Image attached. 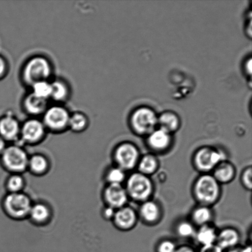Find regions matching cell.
Here are the masks:
<instances>
[{
	"label": "cell",
	"instance_id": "cell-5",
	"mask_svg": "<svg viewBox=\"0 0 252 252\" xmlns=\"http://www.w3.org/2000/svg\"><path fill=\"white\" fill-rule=\"evenodd\" d=\"M71 112L65 105H49L41 118L48 133L60 134L68 130V123Z\"/></svg>",
	"mask_w": 252,
	"mask_h": 252
},
{
	"label": "cell",
	"instance_id": "cell-24",
	"mask_svg": "<svg viewBox=\"0 0 252 252\" xmlns=\"http://www.w3.org/2000/svg\"><path fill=\"white\" fill-rule=\"evenodd\" d=\"M159 165V160L155 155L147 154L140 157L137 164L138 172L150 177L157 171Z\"/></svg>",
	"mask_w": 252,
	"mask_h": 252
},
{
	"label": "cell",
	"instance_id": "cell-12",
	"mask_svg": "<svg viewBox=\"0 0 252 252\" xmlns=\"http://www.w3.org/2000/svg\"><path fill=\"white\" fill-rule=\"evenodd\" d=\"M102 197L105 206L117 210L127 205L128 197L123 185H106Z\"/></svg>",
	"mask_w": 252,
	"mask_h": 252
},
{
	"label": "cell",
	"instance_id": "cell-19",
	"mask_svg": "<svg viewBox=\"0 0 252 252\" xmlns=\"http://www.w3.org/2000/svg\"><path fill=\"white\" fill-rule=\"evenodd\" d=\"M139 216L145 223L155 224L161 217V210L157 202L149 199L141 204Z\"/></svg>",
	"mask_w": 252,
	"mask_h": 252
},
{
	"label": "cell",
	"instance_id": "cell-13",
	"mask_svg": "<svg viewBox=\"0 0 252 252\" xmlns=\"http://www.w3.org/2000/svg\"><path fill=\"white\" fill-rule=\"evenodd\" d=\"M54 216L53 208L46 202H33L28 219L34 226H45L51 223Z\"/></svg>",
	"mask_w": 252,
	"mask_h": 252
},
{
	"label": "cell",
	"instance_id": "cell-23",
	"mask_svg": "<svg viewBox=\"0 0 252 252\" xmlns=\"http://www.w3.org/2000/svg\"><path fill=\"white\" fill-rule=\"evenodd\" d=\"M90 125V119L85 113L81 111L71 112L68 123V130L75 133L85 132Z\"/></svg>",
	"mask_w": 252,
	"mask_h": 252
},
{
	"label": "cell",
	"instance_id": "cell-6",
	"mask_svg": "<svg viewBox=\"0 0 252 252\" xmlns=\"http://www.w3.org/2000/svg\"><path fill=\"white\" fill-rule=\"evenodd\" d=\"M125 189L128 198L142 203L150 199L154 191V186L150 177L137 172L126 179Z\"/></svg>",
	"mask_w": 252,
	"mask_h": 252
},
{
	"label": "cell",
	"instance_id": "cell-3",
	"mask_svg": "<svg viewBox=\"0 0 252 252\" xmlns=\"http://www.w3.org/2000/svg\"><path fill=\"white\" fill-rule=\"evenodd\" d=\"M29 156L23 145L11 143L0 156V164L9 174H24L27 172Z\"/></svg>",
	"mask_w": 252,
	"mask_h": 252
},
{
	"label": "cell",
	"instance_id": "cell-28",
	"mask_svg": "<svg viewBox=\"0 0 252 252\" xmlns=\"http://www.w3.org/2000/svg\"><path fill=\"white\" fill-rule=\"evenodd\" d=\"M106 185H123L126 180V174L124 170L113 165L108 168L104 173Z\"/></svg>",
	"mask_w": 252,
	"mask_h": 252
},
{
	"label": "cell",
	"instance_id": "cell-22",
	"mask_svg": "<svg viewBox=\"0 0 252 252\" xmlns=\"http://www.w3.org/2000/svg\"><path fill=\"white\" fill-rule=\"evenodd\" d=\"M218 231L211 223L199 226L194 236L197 244L201 247L216 244Z\"/></svg>",
	"mask_w": 252,
	"mask_h": 252
},
{
	"label": "cell",
	"instance_id": "cell-18",
	"mask_svg": "<svg viewBox=\"0 0 252 252\" xmlns=\"http://www.w3.org/2000/svg\"><path fill=\"white\" fill-rule=\"evenodd\" d=\"M241 240L238 230L233 228H226L218 231L216 244L224 252L239 246Z\"/></svg>",
	"mask_w": 252,
	"mask_h": 252
},
{
	"label": "cell",
	"instance_id": "cell-36",
	"mask_svg": "<svg viewBox=\"0 0 252 252\" xmlns=\"http://www.w3.org/2000/svg\"><path fill=\"white\" fill-rule=\"evenodd\" d=\"M175 252H197L192 247L187 245H183L177 247Z\"/></svg>",
	"mask_w": 252,
	"mask_h": 252
},
{
	"label": "cell",
	"instance_id": "cell-32",
	"mask_svg": "<svg viewBox=\"0 0 252 252\" xmlns=\"http://www.w3.org/2000/svg\"><path fill=\"white\" fill-rule=\"evenodd\" d=\"M252 167H248L244 170L241 177V182L243 183V186L249 190H251L252 187Z\"/></svg>",
	"mask_w": 252,
	"mask_h": 252
},
{
	"label": "cell",
	"instance_id": "cell-17",
	"mask_svg": "<svg viewBox=\"0 0 252 252\" xmlns=\"http://www.w3.org/2000/svg\"><path fill=\"white\" fill-rule=\"evenodd\" d=\"M50 159L45 155L35 153L29 156L27 171L36 177H43L50 171Z\"/></svg>",
	"mask_w": 252,
	"mask_h": 252
},
{
	"label": "cell",
	"instance_id": "cell-27",
	"mask_svg": "<svg viewBox=\"0 0 252 252\" xmlns=\"http://www.w3.org/2000/svg\"><path fill=\"white\" fill-rule=\"evenodd\" d=\"M26 187V180L23 174H11L4 182V188L7 193L24 192Z\"/></svg>",
	"mask_w": 252,
	"mask_h": 252
},
{
	"label": "cell",
	"instance_id": "cell-29",
	"mask_svg": "<svg viewBox=\"0 0 252 252\" xmlns=\"http://www.w3.org/2000/svg\"><path fill=\"white\" fill-rule=\"evenodd\" d=\"M51 81H39L34 84L29 88L30 92L36 97L50 102L52 90Z\"/></svg>",
	"mask_w": 252,
	"mask_h": 252
},
{
	"label": "cell",
	"instance_id": "cell-10",
	"mask_svg": "<svg viewBox=\"0 0 252 252\" xmlns=\"http://www.w3.org/2000/svg\"><path fill=\"white\" fill-rule=\"evenodd\" d=\"M130 123L135 133L141 135H148L155 130L158 118L150 108H140L133 113Z\"/></svg>",
	"mask_w": 252,
	"mask_h": 252
},
{
	"label": "cell",
	"instance_id": "cell-35",
	"mask_svg": "<svg viewBox=\"0 0 252 252\" xmlns=\"http://www.w3.org/2000/svg\"><path fill=\"white\" fill-rule=\"evenodd\" d=\"M197 252H224V251L222 250V249L216 244H213V245L201 247L200 250Z\"/></svg>",
	"mask_w": 252,
	"mask_h": 252
},
{
	"label": "cell",
	"instance_id": "cell-4",
	"mask_svg": "<svg viewBox=\"0 0 252 252\" xmlns=\"http://www.w3.org/2000/svg\"><path fill=\"white\" fill-rule=\"evenodd\" d=\"M192 192L200 205L210 207L218 201L220 197V184L213 175L204 174L194 182Z\"/></svg>",
	"mask_w": 252,
	"mask_h": 252
},
{
	"label": "cell",
	"instance_id": "cell-26",
	"mask_svg": "<svg viewBox=\"0 0 252 252\" xmlns=\"http://www.w3.org/2000/svg\"><path fill=\"white\" fill-rule=\"evenodd\" d=\"M158 124H159L160 129L170 134L179 128L180 120L175 113L167 112L162 113L158 118Z\"/></svg>",
	"mask_w": 252,
	"mask_h": 252
},
{
	"label": "cell",
	"instance_id": "cell-25",
	"mask_svg": "<svg viewBox=\"0 0 252 252\" xmlns=\"http://www.w3.org/2000/svg\"><path fill=\"white\" fill-rule=\"evenodd\" d=\"M213 219V212L211 207L203 205L195 207L191 213L192 223L199 226L211 223Z\"/></svg>",
	"mask_w": 252,
	"mask_h": 252
},
{
	"label": "cell",
	"instance_id": "cell-8",
	"mask_svg": "<svg viewBox=\"0 0 252 252\" xmlns=\"http://www.w3.org/2000/svg\"><path fill=\"white\" fill-rule=\"evenodd\" d=\"M115 165L125 172L137 166L140 158V152L134 144L130 142H123L114 148L112 153Z\"/></svg>",
	"mask_w": 252,
	"mask_h": 252
},
{
	"label": "cell",
	"instance_id": "cell-2",
	"mask_svg": "<svg viewBox=\"0 0 252 252\" xmlns=\"http://www.w3.org/2000/svg\"><path fill=\"white\" fill-rule=\"evenodd\" d=\"M31 196L26 192L7 193L2 197L1 209L6 216L15 221H22L28 219L33 204Z\"/></svg>",
	"mask_w": 252,
	"mask_h": 252
},
{
	"label": "cell",
	"instance_id": "cell-9",
	"mask_svg": "<svg viewBox=\"0 0 252 252\" xmlns=\"http://www.w3.org/2000/svg\"><path fill=\"white\" fill-rule=\"evenodd\" d=\"M225 160V154L222 151L211 147L199 148L193 158L194 166L204 174L212 171L217 165Z\"/></svg>",
	"mask_w": 252,
	"mask_h": 252
},
{
	"label": "cell",
	"instance_id": "cell-30",
	"mask_svg": "<svg viewBox=\"0 0 252 252\" xmlns=\"http://www.w3.org/2000/svg\"><path fill=\"white\" fill-rule=\"evenodd\" d=\"M176 231L180 237L189 238H194L196 230L192 222L183 221L177 224Z\"/></svg>",
	"mask_w": 252,
	"mask_h": 252
},
{
	"label": "cell",
	"instance_id": "cell-33",
	"mask_svg": "<svg viewBox=\"0 0 252 252\" xmlns=\"http://www.w3.org/2000/svg\"><path fill=\"white\" fill-rule=\"evenodd\" d=\"M9 71L8 61L3 56L0 54V81L6 77Z\"/></svg>",
	"mask_w": 252,
	"mask_h": 252
},
{
	"label": "cell",
	"instance_id": "cell-37",
	"mask_svg": "<svg viewBox=\"0 0 252 252\" xmlns=\"http://www.w3.org/2000/svg\"><path fill=\"white\" fill-rule=\"evenodd\" d=\"M7 145H8V143H7L3 138L0 137V156L4 152Z\"/></svg>",
	"mask_w": 252,
	"mask_h": 252
},
{
	"label": "cell",
	"instance_id": "cell-14",
	"mask_svg": "<svg viewBox=\"0 0 252 252\" xmlns=\"http://www.w3.org/2000/svg\"><path fill=\"white\" fill-rule=\"evenodd\" d=\"M49 105V101L36 97L30 91L25 94L21 102L22 109L29 118H41Z\"/></svg>",
	"mask_w": 252,
	"mask_h": 252
},
{
	"label": "cell",
	"instance_id": "cell-15",
	"mask_svg": "<svg viewBox=\"0 0 252 252\" xmlns=\"http://www.w3.org/2000/svg\"><path fill=\"white\" fill-rule=\"evenodd\" d=\"M138 214L135 210L126 206L116 210L112 220V223L115 228L119 230L129 231L134 228L137 223Z\"/></svg>",
	"mask_w": 252,
	"mask_h": 252
},
{
	"label": "cell",
	"instance_id": "cell-11",
	"mask_svg": "<svg viewBox=\"0 0 252 252\" xmlns=\"http://www.w3.org/2000/svg\"><path fill=\"white\" fill-rule=\"evenodd\" d=\"M21 123L13 113H5L0 117V137L8 144L18 143Z\"/></svg>",
	"mask_w": 252,
	"mask_h": 252
},
{
	"label": "cell",
	"instance_id": "cell-21",
	"mask_svg": "<svg viewBox=\"0 0 252 252\" xmlns=\"http://www.w3.org/2000/svg\"><path fill=\"white\" fill-rule=\"evenodd\" d=\"M213 177L220 184H227L233 181L236 175V168L231 162L223 160L212 170Z\"/></svg>",
	"mask_w": 252,
	"mask_h": 252
},
{
	"label": "cell",
	"instance_id": "cell-20",
	"mask_svg": "<svg viewBox=\"0 0 252 252\" xmlns=\"http://www.w3.org/2000/svg\"><path fill=\"white\" fill-rule=\"evenodd\" d=\"M172 142L171 135L164 130H155L148 135V143L155 152H162L169 148Z\"/></svg>",
	"mask_w": 252,
	"mask_h": 252
},
{
	"label": "cell",
	"instance_id": "cell-34",
	"mask_svg": "<svg viewBox=\"0 0 252 252\" xmlns=\"http://www.w3.org/2000/svg\"><path fill=\"white\" fill-rule=\"evenodd\" d=\"M115 212V209L112 208V207L105 206H103L102 211H101V215H102V217L105 220L112 221Z\"/></svg>",
	"mask_w": 252,
	"mask_h": 252
},
{
	"label": "cell",
	"instance_id": "cell-38",
	"mask_svg": "<svg viewBox=\"0 0 252 252\" xmlns=\"http://www.w3.org/2000/svg\"><path fill=\"white\" fill-rule=\"evenodd\" d=\"M224 252H242V247L241 246H237L236 248L229 249V250L227 251Z\"/></svg>",
	"mask_w": 252,
	"mask_h": 252
},
{
	"label": "cell",
	"instance_id": "cell-7",
	"mask_svg": "<svg viewBox=\"0 0 252 252\" xmlns=\"http://www.w3.org/2000/svg\"><path fill=\"white\" fill-rule=\"evenodd\" d=\"M48 133L41 118H28L21 123L18 143L23 146L39 145L45 140Z\"/></svg>",
	"mask_w": 252,
	"mask_h": 252
},
{
	"label": "cell",
	"instance_id": "cell-1",
	"mask_svg": "<svg viewBox=\"0 0 252 252\" xmlns=\"http://www.w3.org/2000/svg\"><path fill=\"white\" fill-rule=\"evenodd\" d=\"M54 74V66L51 59L43 54H34L25 61L20 79L25 86L30 88L39 81L53 80Z\"/></svg>",
	"mask_w": 252,
	"mask_h": 252
},
{
	"label": "cell",
	"instance_id": "cell-31",
	"mask_svg": "<svg viewBox=\"0 0 252 252\" xmlns=\"http://www.w3.org/2000/svg\"><path fill=\"white\" fill-rule=\"evenodd\" d=\"M177 246L175 242L170 239L160 241L157 248V252H175Z\"/></svg>",
	"mask_w": 252,
	"mask_h": 252
},
{
	"label": "cell",
	"instance_id": "cell-16",
	"mask_svg": "<svg viewBox=\"0 0 252 252\" xmlns=\"http://www.w3.org/2000/svg\"><path fill=\"white\" fill-rule=\"evenodd\" d=\"M51 95L50 100L54 103L65 104L70 99L71 88L70 84L65 79L60 77H54L51 81Z\"/></svg>",
	"mask_w": 252,
	"mask_h": 252
}]
</instances>
